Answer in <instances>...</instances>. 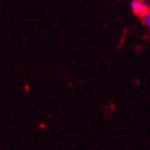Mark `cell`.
Wrapping results in <instances>:
<instances>
[{
	"label": "cell",
	"instance_id": "1",
	"mask_svg": "<svg viewBox=\"0 0 150 150\" xmlns=\"http://www.w3.org/2000/svg\"><path fill=\"white\" fill-rule=\"evenodd\" d=\"M131 9L133 13L138 17H143L150 10L145 0H131Z\"/></svg>",
	"mask_w": 150,
	"mask_h": 150
},
{
	"label": "cell",
	"instance_id": "2",
	"mask_svg": "<svg viewBox=\"0 0 150 150\" xmlns=\"http://www.w3.org/2000/svg\"><path fill=\"white\" fill-rule=\"evenodd\" d=\"M142 20H143V23H144V26L148 28V31L150 32V10L144 15L143 17H142Z\"/></svg>",
	"mask_w": 150,
	"mask_h": 150
},
{
	"label": "cell",
	"instance_id": "3",
	"mask_svg": "<svg viewBox=\"0 0 150 150\" xmlns=\"http://www.w3.org/2000/svg\"><path fill=\"white\" fill-rule=\"evenodd\" d=\"M140 83H142V81L139 78H136V79H134V82H133L134 86H140Z\"/></svg>",
	"mask_w": 150,
	"mask_h": 150
}]
</instances>
